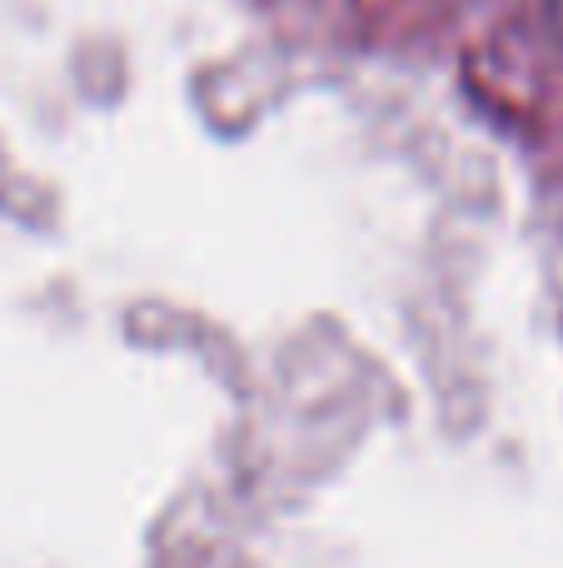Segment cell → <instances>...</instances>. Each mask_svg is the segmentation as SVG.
Wrapping results in <instances>:
<instances>
[]
</instances>
